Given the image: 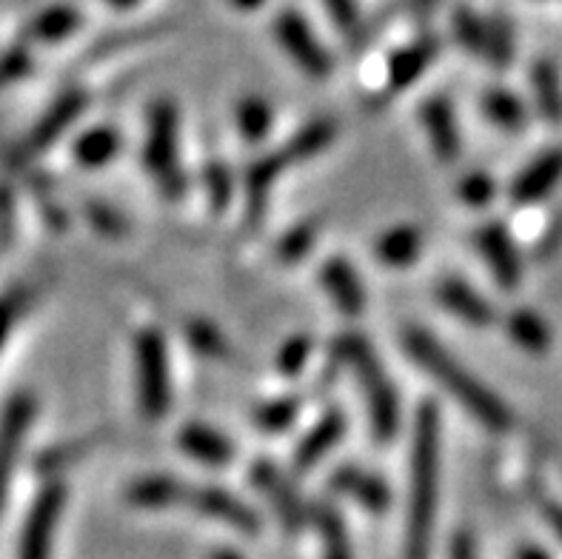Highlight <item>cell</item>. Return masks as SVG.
Here are the masks:
<instances>
[{
  "label": "cell",
  "instance_id": "1",
  "mask_svg": "<svg viewBox=\"0 0 562 559\" xmlns=\"http://www.w3.org/2000/svg\"><path fill=\"white\" fill-rule=\"evenodd\" d=\"M403 348L412 357L420 371H426L431 380L440 385L446 394L454 400L460 409H465L471 417L477 420L483 428L497 434H506L514 428V411L494 389H488L477 374H471L463 362L451 355L449 348H442L435 334L426 328L408 326L403 332Z\"/></svg>",
  "mask_w": 562,
  "mask_h": 559
},
{
  "label": "cell",
  "instance_id": "2",
  "mask_svg": "<svg viewBox=\"0 0 562 559\" xmlns=\"http://www.w3.org/2000/svg\"><path fill=\"white\" fill-rule=\"evenodd\" d=\"M412 491H408L406 559H428L440 494V414L435 403H420L412 434Z\"/></svg>",
  "mask_w": 562,
  "mask_h": 559
},
{
  "label": "cell",
  "instance_id": "3",
  "mask_svg": "<svg viewBox=\"0 0 562 559\" xmlns=\"http://www.w3.org/2000/svg\"><path fill=\"white\" fill-rule=\"evenodd\" d=\"M337 360L357 377L363 389V403L369 411L371 434L378 443H392L400 428V400L392 377L385 374L383 362L374 355L363 334H342L335 343Z\"/></svg>",
  "mask_w": 562,
  "mask_h": 559
},
{
  "label": "cell",
  "instance_id": "4",
  "mask_svg": "<svg viewBox=\"0 0 562 559\" xmlns=\"http://www.w3.org/2000/svg\"><path fill=\"white\" fill-rule=\"evenodd\" d=\"M143 169L155 178L164 198H183L186 175L183 166H180L178 109L171 100H157L149 109V126H146V143H143Z\"/></svg>",
  "mask_w": 562,
  "mask_h": 559
},
{
  "label": "cell",
  "instance_id": "5",
  "mask_svg": "<svg viewBox=\"0 0 562 559\" xmlns=\"http://www.w3.org/2000/svg\"><path fill=\"white\" fill-rule=\"evenodd\" d=\"M135 385L140 417L157 423L171 409V377L166 337L157 328H143L135 340Z\"/></svg>",
  "mask_w": 562,
  "mask_h": 559
},
{
  "label": "cell",
  "instance_id": "6",
  "mask_svg": "<svg viewBox=\"0 0 562 559\" xmlns=\"http://www.w3.org/2000/svg\"><path fill=\"white\" fill-rule=\"evenodd\" d=\"M274 37H278L280 49L292 57V64L297 66L306 78L326 80L335 71V60L321 43V37L314 35V29L308 26L306 18H300L297 12H283L274 21Z\"/></svg>",
  "mask_w": 562,
  "mask_h": 559
},
{
  "label": "cell",
  "instance_id": "7",
  "mask_svg": "<svg viewBox=\"0 0 562 559\" xmlns=\"http://www.w3.org/2000/svg\"><path fill=\"white\" fill-rule=\"evenodd\" d=\"M66 503V489L64 485H49L43 489L41 496L32 503L26 525H23L21 537V557L18 559H49L52 554V539H55L57 519Z\"/></svg>",
  "mask_w": 562,
  "mask_h": 559
},
{
  "label": "cell",
  "instance_id": "8",
  "mask_svg": "<svg viewBox=\"0 0 562 559\" xmlns=\"http://www.w3.org/2000/svg\"><path fill=\"white\" fill-rule=\"evenodd\" d=\"M474 246H477L480 257L488 266L492 277L497 280L499 289L514 291L522 280V257L517 251V243L512 241V234L503 223H485L474 234Z\"/></svg>",
  "mask_w": 562,
  "mask_h": 559
},
{
  "label": "cell",
  "instance_id": "9",
  "mask_svg": "<svg viewBox=\"0 0 562 559\" xmlns=\"http://www.w3.org/2000/svg\"><path fill=\"white\" fill-rule=\"evenodd\" d=\"M435 300L446 312L454 314L457 320H463L465 326L471 328H488L497 320L494 305L474 286L460 280V277H442L435 289Z\"/></svg>",
  "mask_w": 562,
  "mask_h": 559
},
{
  "label": "cell",
  "instance_id": "10",
  "mask_svg": "<svg viewBox=\"0 0 562 559\" xmlns=\"http://www.w3.org/2000/svg\"><path fill=\"white\" fill-rule=\"evenodd\" d=\"M420 123L426 128V137L431 143V152L437 155L440 164H454L460 157V126H457V114L449 98L435 94L420 107Z\"/></svg>",
  "mask_w": 562,
  "mask_h": 559
},
{
  "label": "cell",
  "instance_id": "11",
  "mask_svg": "<svg viewBox=\"0 0 562 559\" xmlns=\"http://www.w3.org/2000/svg\"><path fill=\"white\" fill-rule=\"evenodd\" d=\"M35 417V405L29 396H14L7 414L0 420V505L7 496L9 477H12L18 457H21L23 439H26L29 423Z\"/></svg>",
  "mask_w": 562,
  "mask_h": 559
},
{
  "label": "cell",
  "instance_id": "12",
  "mask_svg": "<svg viewBox=\"0 0 562 559\" xmlns=\"http://www.w3.org/2000/svg\"><path fill=\"white\" fill-rule=\"evenodd\" d=\"M437 52H440V43L435 37H420V41L408 43L397 55L389 60V69H385V100L397 98L400 92H406L408 86H414L417 80L426 75V69L435 64Z\"/></svg>",
  "mask_w": 562,
  "mask_h": 559
},
{
  "label": "cell",
  "instance_id": "13",
  "mask_svg": "<svg viewBox=\"0 0 562 559\" xmlns=\"http://www.w3.org/2000/svg\"><path fill=\"white\" fill-rule=\"evenodd\" d=\"M251 482L269 496V503L274 505L278 517L283 519V525L289 532H300V528H303V523H306V508L300 503L297 491L289 485V480H285L283 471H280L274 462H255V468H251Z\"/></svg>",
  "mask_w": 562,
  "mask_h": 559
},
{
  "label": "cell",
  "instance_id": "14",
  "mask_svg": "<svg viewBox=\"0 0 562 559\" xmlns=\"http://www.w3.org/2000/svg\"><path fill=\"white\" fill-rule=\"evenodd\" d=\"M189 508L200 511L212 519H221V523L232 525L235 532L240 534H257L260 528V519H257L255 511L249 505L237 500L235 494H228L223 489H192L189 494Z\"/></svg>",
  "mask_w": 562,
  "mask_h": 559
},
{
  "label": "cell",
  "instance_id": "15",
  "mask_svg": "<svg viewBox=\"0 0 562 559\" xmlns=\"http://www.w3.org/2000/svg\"><path fill=\"white\" fill-rule=\"evenodd\" d=\"M321 286L326 289L328 298L335 300V305L342 314H349V317L363 314L366 309L363 280H360V271H357L346 257H331V260L323 262Z\"/></svg>",
  "mask_w": 562,
  "mask_h": 559
},
{
  "label": "cell",
  "instance_id": "16",
  "mask_svg": "<svg viewBox=\"0 0 562 559\" xmlns=\"http://www.w3.org/2000/svg\"><path fill=\"white\" fill-rule=\"evenodd\" d=\"M346 437V417L340 409L326 411L317 423L308 428V434L294 448V468L297 471H308L326 457L328 451H335L340 446V439Z\"/></svg>",
  "mask_w": 562,
  "mask_h": 559
},
{
  "label": "cell",
  "instance_id": "17",
  "mask_svg": "<svg viewBox=\"0 0 562 559\" xmlns=\"http://www.w3.org/2000/svg\"><path fill=\"white\" fill-rule=\"evenodd\" d=\"M189 494H192V489L183 485L178 477L151 474L128 485L126 503L143 511H164L175 508V505H189Z\"/></svg>",
  "mask_w": 562,
  "mask_h": 559
},
{
  "label": "cell",
  "instance_id": "18",
  "mask_svg": "<svg viewBox=\"0 0 562 559\" xmlns=\"http://www.w3.org/2000/svg\"><path fill=\"white\" fill-rule=\"evenodd\" d=\"M331 489L342 496H351L355 503H360L371 514H383L392 503V494L385 489V482L378 474L357 466L337 468L335 477H331Z\"/></svg>",
  "mask_w": 562,
  "mask_h": 559
},
{
  "label": "cell",
  "instance_id": "19",
  "mask_svg": "<svg viewBox=\"0 0 562 559\" xmlns=\"http://www.w3.org/2000/svg\"><path fill=\"white\" fill-rule=\"evenodd\" d=\"M292 166V160L285 157V152H271L263 160H257L255 166H249L246 171V214H249V223L266 214V205H269L271 191L278 186L280 175Z\"/></svg>",
  "mask_w": 562,
  "mask_h": 559
},
{
  "label": "cell",
  "instance_id": "20",
  "mask_svg": "<svg viewBox=\"0 0 562 559\" xmlns=\"http://www.w3.org/2000/svg\"><path fill=\"white\" fill-rule=\"evenodd\" d=\"M560 180H562V149H551L520 171V178L512 183V198L522 205L537 203V200L549 198Z\"/></svg>",
  "mask_w": 562,
  "mask_h": 559
},
{
  "label": "cell",
  "instance_id": "21",
  "mask_svg": "<svg viewBox=\"0 0 562 559\" xmlns=\"http://www.w3.org/2000/svg\"><path fill=\"white\" fill-rule=\"evenodd\" d=\"M178 443L192 460L203 462V466L223 468L235 457V446L228 443L226 434H221L217 428H212L206 423L183 425L178 434Z\"/></svg>",
  "mask_w": 562,
  "mask_h": 559
},
{
  "label": "cell",
  "instance_id": "22",
  "mask_svg": "<svg viewBox=\"0 0 562 559\" xmlns=\"http://www.w3.org/2000/svg\"><path fill=\"white\" fill-rule=\"evenodd\" d=\"M426 237L417 226H394L374 241V260L389 269H408L412 262L420 260Z\"/></svg>",
  "mask_w": 562,
  "mask_h": 559
},
{
  "label": "cell",
  "instance_id": "23",
  "mask_svg": "<svg viewBox=\"0 0 562 559\" xmlns=\"http://www.w3.org/2000/svg\"><path fill=\"white\" fill-rule=\"evenodd\" d=\"M83 109H86V92L64 94V98L57 100L55 107H52L49 112H46V118H43V121H41V126H37L35 132H32V137H29V152L49 149L52 143H55L60 135H64V132L71 126V123L78 121Z\"/></svg>",
  "mask_w": 562,
  "mask_h": 559
},
{
  "label": "cell",
  "instance_id": "24",
  "mask_svg": "<svg viewBox=\"0 0 562 559\" xmlns=\"http://www.w3.org/2000/svg\"><path fill=\"white\" fill-rule=\"evenodd\" d=\"M503 328H506L508 340L528 355H546L551 348V328L537 312L517 309V312L508 314Z\"/></svg>",
  "mask_w": 562,
  "mask_h": 559
},
{
  "label": "cell",
  "instance_id": "25",
  "mask_svg": "<svg viewBox=\"0 0 562 559\" xmlns=\"http://www.w3.org/2000/svg\"><path fill=\"white\" fill-rule=\"evenodd\" d=\"M480 109H483L485 121L494 123L503 132H522L528 123V109L520 98L508 89H485L480 98Z\"/></svg>",
  "mask_w": 562,
  "mask_h": 559
},
{
  "label": "cell",
  "instance_id": "26",
  "mask_svg": "<svg viewBox=\"0 0 562 559\" xmlns=\"http://www.w3.org/2000/svg\"><path fill=\"white\" fill-rule=\"evenodd\" d=\"M531 89L540 114L551 126H562V80L551 60H537L531 66Z\"/></svg>",
  "mask_w": 562,
  "mask_h": 559
},
{
  "label": "cell",
  "instance_id": "27",
  "mask_svg": "<svg viewBox=\"0 0 562 559\" xmlns=\"http://www.w3.org/2000/svg\"><path fill=\"white\" fill-rule=\"evenodd\" d=\"M337 137V121L331 118H321V121H312L308 126H303L292 141L285 143L283 152L285 157L294 164H306L312 157L323 155V152L335 143Z\"/></svg>",
  "mask_w": 562,
  "mask_h": 559
},
{
  "label": "cell",
  "instance_id": "28",
  "mask_svg": "<svg viewBox=\"0 0 562 559\" xmlns=\"http://www.w3.org/2000/svg\"><path fill=\"white\" fill-rule=\"evenodd\" d=\"M117 152H121V135L109 126H98L92 128V132H86L78 141V146H75L78 166H86V169H100V166H106Z\"/></svg>",
  "mask_w": 562,
  "mask_h": 559
},
{
  "label": "cell",
  "instance_id": "29",
  "mask_svg": "<svg viewBox=\"0 0 562 559\" xmlns=\"http://www.w3.org/2000/svg\"><path fill=\"white\" fill-rule=\"evenodd\" d=\"M235 114H237V128H240V135L246 137V143L266 141V135L271 132V121H274L269 100L249 94V98H243L240 103H237Z\"/></svg>",
  "mask_w": 562,
  "mask_h": 559
},
{
  "label": "cell",
  "instance_id": "30",
  "mask_svg": "<svg viewBox=\"0 0 562 559\" xmlns=\"http://www.w3.org/2000/svg\"><path fill=\"white\" fill-rule=\"evenodd\" d=\"M451 29H454V37L463 46V52L474 57H485V46H488V21L485 18L471 12L469 7H460L454 9Z\"/></svg>",
  "mask_w": 562,
  "mask_h": 559
},
{
  "label": "cell",
  "instance_id": "31",
  "mask_svg": "<svg viewBox=\"0 0 562 559\" xmlns=\"http://www.w3.org/2000/svg\"><path fill=\"white\" fill-rule=\"evenodd\" d=\"M317 528H321L323 559H355L349 532H346V525H342L337 511L331 508L317 511Z\"/></svg>",
  "mask_w": 562,
  "mask_h": 559
},
{
  "label": "cell",
  "instance_id": "32",
  "mask_svg": "<svg viewBox=\"0 0 562 559\" xmlns=\"http://www.w3.org/2000/svg\"><path fill=\"white\" fill-rule=\"evenodd\" d=\"M300 417V400L297 396H278L269 400L255 411V425L266 434H280L292 428Z\"/></svg>",
  "mask_w": 562,
  "mask_h": 559
},
{
  "label": "cell",
  "instance_id": "33",
  "mask_svg": "<svg viewBox=\"0 0 562 559\" xmlns=\"http://www.w3.org/2000/svg\"><path fill=\"white\" fill-rule=\"evenodd\" d=\"M80 23V14L69 7H52L43 14H37L32 23V37L37 41H64L71 35Z\"/></svg>",
  "mask_w": 562,
  "mask_h": 559
},
{
  "label": "cell",
  "instance_id": "34",
  "mask_svg": "<svg viewBox=\"0 0 562 559\" xmlns=\"http://www.w3.org/2000/svg\"><path fill=\"white\" fill-rule=\"evenodd\" d=\"M186 337H189V346L209 360H226L228 357V340L223 337L221 328L206 323V320H189Z\"/></svg>",
  "mask_w": 562,
  "mask_h": 559
},
{
  "label": "cell",
  "instance_id": "35",
  "mask_svg": "<svg viewBox=\"0 0 562 559\" xmlns=\"http://www.w3.org/2000/svg\"><path fill=\"white\" fill-rule=\"evenodd\" d=\"M314 243H317V226H314V223H300V226H294L292 232H285L283 237H280L274 255H278V260L283 262V266H294V262H300L303 257H308Z\"/></svg>",
  "mask_w": 562,
  "mask_h": 559
},
{
  "label": "cell",
  "instance_id": "36",
  "mask_svg": "<svg viewBox=\"0 0 562 559\" xmlns=\"http://www.w3.org/2000/svg\"><path fill=\"white\" fill-rule=\"evenodd\" d=\"M314 351V340L308 334H297L292 340H285L283 348L278 351V374L285 380H294V377L303 374L308 357Z\"/></svg>",
  "mask_w": 562,
  "mask_h": 559
},
{
  "label": "cell",
  "instance_id": "37",
  "mask_svg": "<svg viewBox=\"0 0 562 559\" xmlns=\"http://www.w3.org/2000/svg\"><path fill=\"white\" fill-rule=\"evenodd\" d=\"M203 186H206V198L212 212H226V205L232 203V191H235V183H232V175L223 166V160H209L206 169H203Z\"/></svg>",
  "mask_w": 562,
  "mask_h": 559
},
{
  "label": "cell",
  "instance_id": "38",
  "mask_svg": "<svg viewBox=\"0 0 562 559\" xmlns=\"http://www.w3.org/2000/svg\"><path fill=\"white\" fill-rule=\"evenodd\" d=\"M457 194H460V200H463L465 205H471V209H485V205L497 198V183H494L492 175H485V171H471V175H465V178L460 180Z\"/></svg>",
  "mask_w": 562,
  "mask_h": 559
},
{
  "label": "cell",
  "instance_id": "39",
  "mask_svg": "<svg viewBox=\"0 0 562 559\" xmlns=\"http://www.w3.org/2000/svg\"><path fill=\"white\" fill-rule=\"evenodd\" d=\"M514 57V32L508 23L488 21V46H485V60L494 66H508Z\"/></svg>",
  "mask_w": 562,
  "mask_h": 559
},
{
  "label": "cell",
  "instance_id": "40",
  "mask_svg": "<svg viewBox=\"0 0 562 559\" xmlns=\"http://www.w3.org/2000/svg\"><path fill=\"white\" fill-rule=\"evenodd\" d=\"M328 9V14L335 18L337 29H340L346 37H355L360 32V9H357V0H323Z\"/></svg>",
  "mask_w": 562,
  "mask_h": 559
},
{
  "label": "cell",
  "instance_id": "41",
  "mask_svg": "<svg viewBox=\"0 0 562 559\" xmlns=\"http://www.w3.org/2000/svg\"><path fill=\"white\" fill-rule=\"evenodd\" d=\"M89 217L94 226L106 234H123V217L106 203H89Z\"/></svg>",
  "mask_w": 562,
  "mask_h": 559
},
{
  "label": "cell",
  "instance_id": "42",
  "mask_svg": "<svg viewBox=\"0 0 562 559\" xmlns=\"http://www.w3.org/2000/svg\"><path fill=\"white\" fill-rule=\"evenodd\" d=\"M449 559H477V546H474V537L469 532H457L451 537Z\"/></svg>",
  "mask_w": 562,
  "mask_h": 559
},
{
  "label": "cell",
  "instance_id": "43",
  "mask_svg": "<svg viewBox=\"0 0 562 559\" xmlns=\"http://www.w3.org/2000/svg\"><path fill=\"white\" fill-rule=\"evenodd\" d=\"M542 514H546V519H549V525L554 528L557 537L562 539V505L554 503V500H546V503H542Z\"/></svg>",
  "mask_w": 562,
  "mask_h": 559
},
{
  "label": "cell",
  "instance_id": "44",
  "mask_svg": "<svg viewBox=\"0 0 562 559\" xmlns=\"http://www.w3.org/2000/svg\"><path fill=\"white\" fill-rule=\"evenodd\" d=\"M514 559H551V557L546 551H542V548H537V546H522Z\"/></svg>",
  "mask_w": 562,
  "mask_h": 559
},
{
  "label": "cell",
  "instance_id": "45",
  "mask_svg": "<svg viewBox=\"0 0 562 559\" xmlns=\"http://www.w3.org/2000/svg\"><path fill=\"white\" fill-rule=\"evenodd\" d=\"M228 3L240 12H257V9L266 7V0H228Z\"/></svg>",
  "mask_w": 562,
  "mask_h": 559
},
{
  "label": "cell",
  "instance_id": "46",
  "mask_svg": "<svg viewBox=\"0 0 562 559\" xmlns=\"http://www.w3.org/2000/svg\"><path fill=\"white\" fill-rule=\"evenodd\" d=\"M109 3H112V7H117V9H128V7H135L137 0H109Z\"/></svg>",
  "mask_w": 562,
  "mask_h": 559
},
{
  "label": "cell",
  "instance_id": "47",
  "mask_svg": "<svg viewBox=\"0 0 562 559\" xmlns=\"http://www.w3.org/2000/svg\"><path fill=\"white\" fill-rule=\"evenodd\" d=\"M212 559H243V557H237L235 551H217L212 554Z\"/></svg>",
  "mask_w": 562,
  "mask_h": 559
},
{
  "label": "cell",
  "instance_id": "48",
  "mask_svg": "<svg viewBox=\"0 0 562 559\" xmlns=\"http://www.w3.org/2000/svg\"><path fill=\"white\" fill-rule=\"evenodd\" d=\"M437 0H417V7H435Z\"/></svg>",
  "mask_w": 562,
  "mask_h": 559
}]
</instances>
